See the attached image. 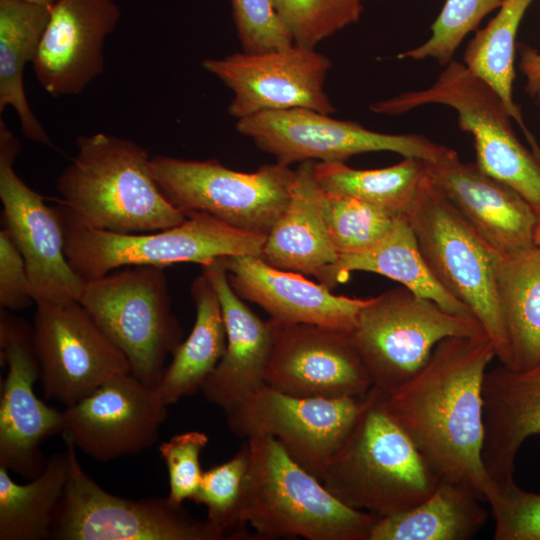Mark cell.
<instances>
[{
    "label": "cell",
    "mask_w": 540,
    "mask_h": 540,
    "mask_svg": "<svg viewBox=\"0 0 540 540\" xmlns=\"http://www.w3.org/2000/svg\"><path fill=\"white\" fill-rule=\"evenodd\" d=\"M494 358L486 334L448 337L410 379L380 389L384 409L440 479L467 486L487 503L497 485L482 460V388Z\"/></svg>",
    "instance_id": "6da1fadb"
},
{
    "label": "cell",
    "mask_w": 540,
    "mask_h": 540,
    "mask_svg": "<svg viewBox=\"0 0 540 540\" xmlns=\"http://www.w3.org/2000/svg\"><path fill=\"white\" fill-rule=\"evenodd\" d=\"M76 145V155L56 181L64 227L136 234L186 220L156 184L142 146L102 132L80 136Z\"/></svg>",
    "instance_id": "7a4b0ae2"
},
{
    "label": "cell",
    "mask_w": 540,
    "mask_h": 540,
    "mask_svg": "<svg viewBox=\"0 0 540 540\" xmlns=\"http://www.w3.org/2000/svg\"><path fill=\"white\" fill-rule=\"evenodd\" d=\"M440 480L388 415L381 403L380 389L374 386L321 479L343 503L378 517L417 506Z\"/></svg>",
    "instance_id": "3957f363"
},
{
    "label": "cell",
    "mask_w": 540,
    "mask_h": 540,
    "mask_svg": "<svg viewBox=\"0 0 540 540\" xmlns=\"http://www.w3.org/2000/svg\"><path fill=\"white\" fill-rule=\"evenodd\" d=\"M243 521L261 538L369 540L378 516L354 509L299 465L270 435L247 438Z\"/></svg>",
    "instance_id": "277c9868"
},
{
    "label": "cell",
    "mask_w": 540,
    "mask_h": 540,
    "mask_svg": "<svg viewBox=\"0 0 540 540\" xmlns=\"http://www.w3.org/2000/svg\"><path fill=\"white\" fill-rule=\"evenodd\" d=\"M426 104L453 108L460 128L473 137L477 165L516 190L540 218V146L527 127L522 132L530 148L519 141L498 93L464 63L452 60L428 88L375 102L369 109L395 116Z\"/></svg>",
    "instance_id": "5b68a950"
},
{
    "label": "cell",
    "mask_w": 540,
    "mask_h": 540,
    "mask_svg": "<svg viewBox=\"0 0 540 540\" xmlns=\"http://www.w3.org/2000/svg\"><path fill=\"white\" fill-rule=\"evenodd\" d=\"M79 302L127 357L131 373L155 387L183 330L162 267L125 266L85 281Z\"/></svg>",
    "instance_id": "8992f818"
},
{
    "label": "cell",
    "mask_w": 540,
    "mask_h": 540,
    "mask_svg": "<svg viewBox=\"0 0 540 540\" xmlns=\"http://www.w3.org/2000/svg\"><path fill=\"white\" fill-rule=\"evenodd\" d=\"M65 254L84 280L125 266L207 265L219 258L261 257L267 235L232 227L203 212H189L174 227L136 234L64 227Z\"/></svg>",
    "instance_id": "52a82bcc"
},
{
    "label": "cell",
    "mask_w": 540,
    "mask_h": 540,
    "mask_svg": "<svg viewBox=\"0 0 540 540\" xmlns=\"http://www.w3.org/2000/svg\"><path fill=\"white\" fill-rule=\"evenodd\" d=\"M405 218L434 278L469 308L492 341L496 358L506 365L507 341L496 288L499 255L466 223L429 178Z\"/></svg>",
    "instance_id": "ba28073f"
},
{
    "label": "cell",
    "mask_w": 540,
    "mask_h": 540,
    "mask_svg": "<svg viewBox=\"0 0 540 540\" xmlns=\"http://www.w3.org/2000/svg\"><path fill=\"white\" fill-rule=\"evenodd\" d=\"M152 176L165 198L185 214L203 212L241 230L268 234L285 210L295 170L274 163L254 172L216 160L151 157Z\"/></svg>",
    "instance_id": "9c48e42d"
},
{
    "label": "cell",
    "mask_w": 540,
    "mask_h": 540,
    "mask_svg": "<svg viewBox=\"0 0 540 540\" xmlns=\"http://www.w3.org/2000/svg\"><path fill=\"white\" fill-rule=\"evenodd\" d=\"M483 334L474 317L451 313L402 285L369 298L351 333L373 386L382 390L415 375L443 339Z\"/></svg>",
    "instance_id": "30bf717a"
},
{
    "label": "cell",
    "mask_w": 540,
    "mask_h": 540,
    "mask_svg": "<svg viewBox=\"0 0 540 540\" xmlns=\"http://www.w3.org/2000/svg\"><path fill=\"white\" fill-rule=\"evenodd\" d=\"M63 439L69 474L53 515L50 539H224L207 520L195 519L168 498L130 500L105 491L82 469L71 441Z\"/></svg>",
    "instance_id": "8fae6325"
},
{
    "label": "cell",
    "mask_w": 540,
    "mask_h": 540,
    "mask_svg": "<svg viewBox=\"0 0 540 540\" xmlns=\"http://www.w3.org/2000/svg\"><path fill=\"white\" fill-rule=\"evenodd\" d=\"M236 130L287 166L310 160L344 162L358 154L380 151L435 161L449 149L422 135L376 132L304 108L254 114L237 120Z\"/></svg>",
    "instance_id": "7c38bea8"
},
{
    "label": "cell",
    "mask_w": 540,
    "mask_h": 540,
    "mask_svg": "<svg viewBox=\"0 0 540 540\" xmlns=\"http://www.w3.org/2000/svg\"><path fill=\"white\" fill-rule=\"evenodd\" d=\"M368 392L360 397H299L265 384L225 415L233 434L272 436L292 459L321 480L366 406Z\"/></svg>",
    "instance_id": "4fadbf2b"
},
{
    "label": "cell",
    "mask_w": 540,
    "mask_h": 540,
    "mask_svg": "<svg viewBox=\"0 0 540 540\" xmlns=\"http://www.w3.org/2000/svg\"><path fill=\"white\" fill-rule=\"evenodd\" d=\"M32 338L43 393L66 407L112 378L131 373L125 354L79 301L37 303Z\"/></svg>",
    "instance_id": "5bb4252c"
},
{
    "label": "cell",
    "mask_w": 540,
    "mask_h": 540,
    "mask_svg": "<svg viewBox=\"0 0 540 540\" xmlns=\"http://www.w3.org/2000/svg\"><path fill=\"white\" fill-rule=\"evenodd\" d=\"M21 145L0 118V200L4 229L24 258L35 304L79 301L85 281L65 254V231L56 207L15 172Z\"/></svg>",
    "instance_id": "9a60e30c"
},
{
    "label": "cell",
    "mask_w": 540,
    "mask_h": 540,
    "mask_svg": "<svg viewBox=\"0 0 540 540\" xmlns=\"http://www.w3.org/2000/svg\"><path fill=\"white\" fill-rule=\"evenodd\" d=\"M332 63L315 48L297 44L261 53L237 52L202 61L232 93L228 113L237 120L267 111L304 108L332 114L325 91Z\"/></svg>",
    "instance_id": "2e32d148"
},
{
    "label": "cell",
    "mask_w": 540,
    "mask_h": 540,
    "mask_svg": "<svg viewBox=\"0 0 540 540\" xmlns=\"http://www.w3.org/2000/svg\"><path fill=\"white\" fill-rule=\"evenodd\" d=\"M1 363L7 366L0 399V465L31 480L45 468L44 440L63 431V411L46 405L34 392L40 364L32 325L0 311Z\"/></svg>",
    "instance_id": "e0dca14e"
},
{
    "label": "cell",
    "mask_w": 540,
    "mask_h": 540,
    "mask_svg": "<svg viewBox=\"0 0 540 540\" xmlns=\"http://www.w3.org/2000/svg\"><path fill=\"white\" fill-rule=\"evenodd\" d=\"M269 320L273 342L267 385L290 395L319 398L360 397L373 387L351 333Z\"/></svg>",
    "instance_id": "ac0fdd59"
},
{
    "label": "cell",
    "mask_w": 540,
    "mask_h": 540,
    "mask_svg": "<svg viewBox=\"0 0 540 540\" xmlns=\"http://www.w3.org/2000/svg\"><path fill=\"white\" fill-rule=\"evenodd\" d=\"M168 405L132 373L112 378L63 410V438L99 461L135 455L158 439Z\"/></svg>",
    "instance_id": "d6986e66"
},
{
    "label": "cell",
    "mask_w": 540,
    "mask_h": 540,
    "mask_svg": "<svg viewBox=\"0 0 540 540\" xmlns=\"http://www.w3.org/2000/svg\"><path fill=\"white\" fill-rule=\"evenodd\" d=\"M121 18L115 0H57L32 62L54 97L81 94L104 70V43Z\"/></svg>",
    "instance_id": "ffe728a7"
},
{
    "label": "cell",
    "mask_w": 540,
    "mask_h": 540,
    "mask_svg": "<svg viewBox=\"0 0 540 540\" xmlns=\"http://www.w3.org/2000/svg\"><path fill=\"white\" fill-rule=\"evenodd\" d=\"M426 163L431 183L497 255L534 247L539 217L516 190L451 148Z\"/></svg>",
    "instance_id": "44dd1931"
},
{
    "label": "cell",
    "mask_w": 540,
    "mask_h": 540,
    "mask_svg": "<svg viewBox=\"0 0 540 540\" xmlns=\"http://www.w3.org/2000/svg\"><path fill=\"white\" fill-rule=\"evenodd\" d=\"M229 283L243 300L253 302L283 323H305L352 333L369 298L335 295L301 273L276 268L260 257L221 258Z\"/></svg>",
    "instance_id": "7402d4cb"
},
{
    "label": "cell",
    "mask_w": 540,
    "mask_h": 540,
    "mask_svg": "<svg viewBox=\"0 0 540 540\" xmlns=\"http://www.w3.org/2000/svg\"><path fill=\"white\" fill-rule=\"evenodd\" d=\"M201 267L218 295L227 343L200 391L225 413L266 384L272 327L270 320H261L233 290L221 258Z\"/></svg>",
    "instance_id": "603a6c76"
},
{
    "label": "cell",
    "mask_w": 540,
    "mask_h": 540,
    "mask_svg": "<svg viewBox=\"0 0 540 540\" xmlns=\"http://www.w3.org/2000/svg\"><path fill=\"white\" fill-rule=\"evenodd\" d=\"M482 460L496 483L514 478L516 455L540 435V361L525 370L504 365L487 370L483 380Z\"/></svg>",
    "instance_id": "cb8c5ba5"
},
{
    "label": "cell",
    "mask_w": 540,
    "mask_h": 540,
    "mask_svg": "<svg viewBox=\"0 0 540 540\" xmlns=\"http://www.w3.org/2000/svg\"><path fill=\"white\" fill-rule=\"evenodd\" d=\"M315 161L299 163L289 202L267 234L261 259L279 269L316 278L339 258L322 215Z\"/></svg>",
    "instance_id": "d4e9b609"
},
{
    "label": "cell",
    "mask_w": 540,
    "mask_h": 540,
    "mask_svg": "<svg viewBox=\"0 0 540 540\" xmlns=\"http://www.w3.org/2000/svg\"><path fill=\"white\" fill-rule=\"evenodd\" d=\"M355 271L383 275L451 313L474 317L465 304L446 291L434 278L405 217L395 218L389 233L374 247L358 253L339 255L336 263L324 269L317 279L331 289L347 281Z\"/></svg>",
    "instance_id": "484cf974"
},
{
    "label": "cell",
    "mask_w": 540,
    "mask_h": 540,
    "mask_svg": "<svg viewBox=\"0 0 540 540\" xmlns=\"http://www.w3.org/2000/svg\"><path fill=\"white\" fill-rule=\"evenodd\" d=\"M50 10L51 6L24 0H0V113L11 107L23 135L51 147L53 143L33 113L23 85L25 67L35 58Z\"/></svg>",
    "instance_id": "4316f807"
},
{
    "label": "cell",
    "mask_w": 540,
    "mask_h": 540,
    "mask_svg": "<svg viewBox=\"0 0 540 540\" xmlns=\"http://www.w3.org/2000/svg\"><path fill=\"white\" fill-rule=\"evenodd\" d=\"M195 321L188 337L172 353V360L155 386L168 406L201 390L222 358L227 343L221 304L209 278L202 272L190 286Z\"/></svg>",
    "instance_id": "83f0119b"
},
{
    "label": "cell",
    "mask_w": 540,
    "mask_h": 540,
    "mask_svg": "<svg viewBox=\"0 0 540 540\" xmlns=\"http://www.w3.org/2000/svg\"><path fill=\"white\" fill-rule=\"evenodd\" d=\"M496 288L512 370L540 361V249L531 247L499 256Z\"/></svg>",
    "instance_id": "f1b7e54d"
},
{
    "label": "cell",
    "mask_w": 540,
    "mask_h": 540,
    "mask_svg": "<svg viewBox=\"0 0 540 540\" xmlns=\"http://www.w3.org/2000/svg\"><path fill=\"white\" fill-rule=\"evenodd\" d=\"M467 486L441 479L417 506L379 517L369 540H469L484 526L488 512Z\"/></svg>",
    "instance_id": "f546056e"
},
{
    "label": "cell",
    "mask_w": 540,
    "mask_h": 540,
    "mask_svg": "<svg viewBox=\"0 0 540 540\" xmlns=\"http://www.w3.org/2000/svg\"><path fill=\"white\" fill-rule=\"evenodd\" d=\"M317 183L326 192L350 197L406 217L427 178V163L415 157L380 169L361 170L344 162H315Z\"/></svg>",
    "instance_id": "4dcf8cb0"
},
{
    "label": "cell",
    "mask_w": 540,
    "mask_h": 540,
    "mask_svg": "<svg viewBox=\"0 0 540 540\" xmlns=\"http://www.w3.org/2000/svg\"><path fill=\"white\" fill-rule=\"evenodd\" d=\"M69 452L48 457L27 484L16 483L0 465V540L50 539V527L69 474Z\"/></svg>",
    "instance_id": "1f68e13d"
},
{
    "label": "cell",
    "mask_w": 540,
    "mask_h": 540,
    "mask_svg": "<svg viewBox=\"0 0 540 540\" xmlns=\"http://www.w3.org/2000/svg\"><path fill=\"white\" fill-rule=\"evenodd\" d=\"M534 0H503L496 16L477 30L464 53V64L501 97L512 119L525 128L513 98L515 39L522 18Z\"/></svg>",
    "instance_id": "d6a6232c"
},
{
    "label": "cell",
    "mask_w": 540,
    "mask_h": 540,
    "mask_svg": "<svg viewBox=\"0 0 540 540\" xmlns=\"http://www.w3.org/2000/svg\"><path fill=\"white\" fill-rule=\"evenodd\" d=\"M249 461L246 441L231 459L203 471L198 490L191 499L207 508V521L224 539L247 535L243 504Z\"/></svg>",
    "instance_id": "836d02e7"
},
{
    "label": "cell",
    "mask_w": 540,
    "mask_h": 540,
    "mask_svg": "<svg viewBox=\"0 0 540 540\" xmlns=\"http://www.w3.org/2000/svg\"><path fill=\"white\" fill-rule=\"evenodd\" d=\"M322 215L339 255L353 254L377 245L391 230L395 217L358 199L322 189Z\"/></svg>",
    "instance_id": "e575fe53"
},
{
    "label": "cell",
    "mask_w": 540,
    "mask_h": 540,
    "mask_svg": "<svg viewBox=\"0 0 540 540\" xmlns=\"http://www.w3.org/2000/svg\"><path fill=\"white\" fill-rule=\"evenodd\" d=\"M293 43L315 48L324 39L359 21L361 0H271Z\"/></svg>",
    "instance_id": "d590c367"
},
{
    "label": "cell",
    "mask_w": 540,
    "mask_h": 540,
    "mask_svg": "<svg viewBox=\"0 0 540 540\" xmlns=\"http://www.w3.org/2000/svg\"><path fill=\"white\" fill-rule=\"evenodd\" d=\"M503 0H445L431 26V36L416 48L400 53L399 59H435L441 65L452 61L462 40Z\"/></svg>",
    "instance_id": "8d00e7d4"
},
{
    "label": "cell",
    "mask_w": 540,
    "mask_h": 540,
    "mask_svg": "<svg viewBox=\"0 0 540 540\" xmlns=\"http://www.w3.org/2000/svg\"><path fill=\"white\" fill-rule=\"evenodd\" d=\"M488 501L495 540H540V493L520 488L514 478L496 484Z\"/></svg>",
    "instance_id": "74e56055"
},
{
    "label": "cell",
    "mask_w": 540,
    "mask_h": 540,
    "mask_svg": "<svg viewBox=\"0 0 540 540\" xmlns=\"http://www.w3.org/2000/svg\"><path fill=\"white\" fill-rule=\"evenodd\" d=\"M238 39L244 52L261 53L291 46L293 40L271 0H230Z\"/></svg>",
    "instance_id": "f35d334b"
},
{
    "label": "cell",
    "mask_w": 540,
    "mask_h": 540,
    "mask_svg": "<svg viewBox=\"0 0 540 540\" xmlns=\"http://www.w3.org/2000/svg\"><path fill=\"white\" fill-rule=\"evenodd\" d=\"M209 438L201 431H188L171 437L159 446L169 478L168 499L182 505L186 499H192L201 482L203 471L200 466V454Z\"/></svg>",
    "instance_id": "ab89813d"
},
{
    "label": "cell",
    "mask_w": 540,
    "mask_h": 540,
    "mask_svg": "<svg viewBox=\"0 0 540 540\" xmlns=\"http://www.w3.org/2000/svg\"><path fill=\"white\" fill-rule=\"evenodd\" d=\"M35 303L23 256L6 229L0 231V306L17 311Z\"/></svg>",
    "instance_id": "60d3db41"
},
{
    "label": "cell",
    "mask_w": 540,
    "mask_h": 540,
    "mask_svg": "<svg viewBox=\"0 0 540 540\" xmlns=\"http://www.w3.org/2000/svg\"><path fill=\"white\" fill-rule=\"evenodd\" d=\"M520 67L526 78V90L533 96L540 99V52L521 46Z\"/></svg>",
    "instance_id": "b9f144b4"
},
{
    "label": "cell",
    "mask_w": 540,
    "mask_h": 540,
    "mask_svg": "<svg viewBox=\"0 0 540 540\" xmlns=\"http://www.w3.org/2000/svg\"><path fill=\"white\" fill-rule=\"evenodd\" d=\"M534 246L537 247L538 249H540V218L538 220V223H537V226H536V229H535Z\"/></svg>",
    "instance_id": "7bdbcfd3"
},
{
    "label": "cell",
    "mask_w": 540,
    "mask_h": 540,
    "mask_svg": "<svg viewBox=\"0 0 540 540\" xmlns=\"http://www.w3.org/2000/svg\"><path fill=\"white\" fill-rule=\"evenodd\" d=\"M24 1L40 4V5L52 6L57 0H24Z\"/></svg>",
    "instance_id": "ee69618b"
}]
</instances>
